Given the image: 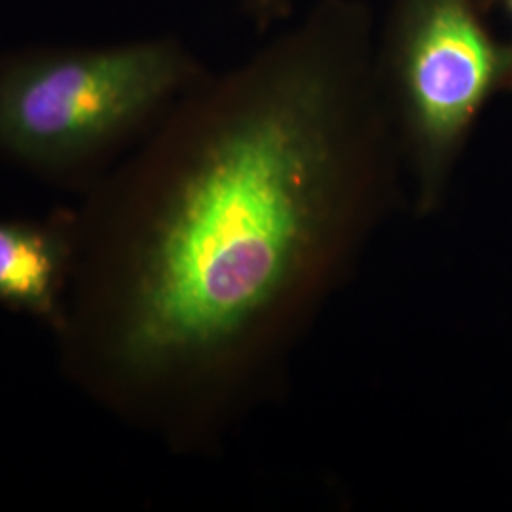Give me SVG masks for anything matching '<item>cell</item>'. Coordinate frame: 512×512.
Segmentation results:
<instances>
[{
  "instance_id": "obj_1",
  "label": "cell",
  "mask_w": 512,
  "mask_h": 512,
  "mask_svg": "<svg viewBox=\"0 0 512 512\" xmlns=\"http://www.w3.org/2000/svg\"><path fill=\"white\" fill-rule=\"evenodd\" d=\"M114 357L152 389L274 401L296 355L406 207L365 0H317L200 88L148 165Z\"/></svg>"
},
{
  "instance_id": "obj_2",
  "label": "cell",
  "mask_w": 512,
  "mask_h": 512,
  "mask_svg": "<svg viewBox=\"0 0 512 512\" xmlns=\"http://www.w3.org/2000/svg\"><path fill=\"white\" fill-rule=\"evenodd\" d=\"M200 80L173 38L31 48L0 59V147L29 164H74L126 139Z\"/></svg>"
},
{
  "instance_id": "obj_3",
  "label": "cell",
  "mask_w": 512,
  "mask_h": 512,
  "mask_svg": "<svg viewBox=\"0 0 512 512\" xmlns=\"http://www.w3.org/2000/svg\"><path fill=\"white\" fill-rule=\"evenodd\" d=\"M380 67L401 147L406 207L412 217L429 219L503 59L471 0H395L380 35Z\"/></svg>"
},
{
  "instance_id": "obj_4",
  "label": "cell",
  "mask_w": 512,
  "mask_h": 512,
  "mask_svg": "<svg viewBox=\"0 0 512 512\" xmlns=\"http://www.w3.org/2000/svg\"><path fill=\"white\" fill-rule=\"evenodd\" d=\"M61 264V245L52 236L0 222V300L48 313L54 308Z\"/></svg>"
},
{
  "instance_id": "obj_5",
  "label": "cell",
  "mask_w": 512,
  "mask_h": 512,
  "mask_svg": "<svg viewBox=\"0 0 512 512\" xmlns=\"http://www.w3.org/2000/svg\"><path fill=\"white\" fill-rule=\"evenodd\" d=\"M245 10L260 23L270 25L291 14V0H239Z\"/></svg>"
},
{
  "instance_id": "obj_6",
  "label": "cell",
  "mask_w": 512,
  "mask_h": 512,
  "mask_svg": "<svg viewBox=\"0 0 512 512\" xmlns=\"http://www.w3.org/2000/svg\"><path fill=\"white\" fill-rule=\"evenodd\" d=\"M505 4H507V8H509V12H511L512 16V0H505Z\"/></svg>"
}]
</instances>
